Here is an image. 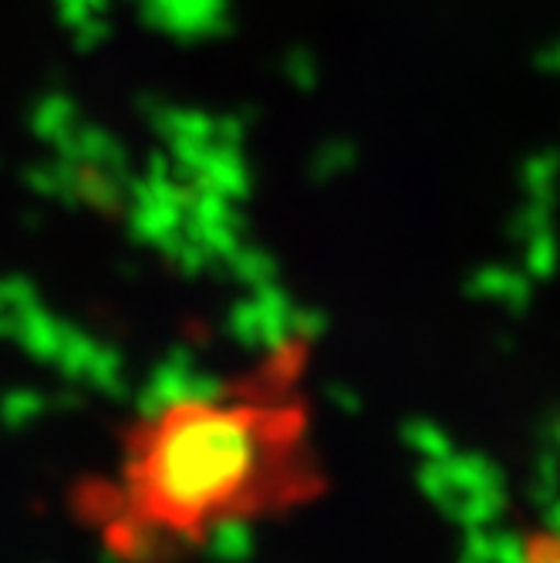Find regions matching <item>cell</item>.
Returning a JSON list of instances; mask_svg holds the SVG:
<instances>
[{"mask_svg": "<svg viewBox=\"0 0 560 563\" xmlns=\"http://www.w3.org/2000/svg\"><path fill=\"white\" fill-rule=\"evenodd\" d=\"M300 354L186 388L129 429L116 473L85 489V517L125 563H169L318 493Z\"/></svg>", "mask_w": 560, "mask_h": 563, "instance_id": "6da1fadb", "label": "cell"}]
</instances>
